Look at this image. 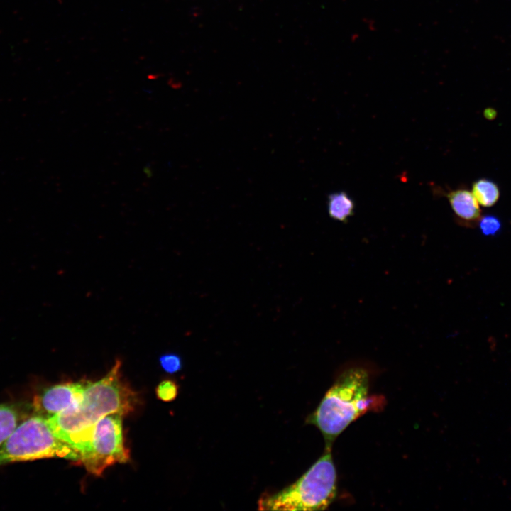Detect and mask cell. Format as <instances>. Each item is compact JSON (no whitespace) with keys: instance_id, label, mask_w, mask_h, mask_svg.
Here are the masks:
<instances>
[{"instance_id":"4","label":"cell","mask_w":511,"mask_h":511,"mask_svg":"<svg viewBox=\"0 0 511 511\" xmlns=\"http://www.w3.org/2000/svg\"><path fill=\"white\" fill-rule=\"evenodd\" d=\"M79 461V454L57 438L48 419L36 414L22 421L0 445V466L47 458Z\"/></svg>"},{"instance_id":"1","label":"cell","mask_w":511,"mask_h":511,"mask_svg":"<svg viewBox=\"0 0 511 511\" xmlns=\"http://www.w3.org/2000/svg\"><path fill=\"white\" fill-rule=\"evenodd\" d=\"M121 361L96 382H87L81 401L48 419L55 436L81 456L88 449L95 424L106 415L131 412L136 403L133 391L122 380ZM80 460V459H79Z\"/></svg>"},{"instance_id":"10","label":"cell","mask_w":511,"mask_h":511,"mask_svg":"<svg viewBox=\"0 0 511 511\" xmlns=\"http://www.w3.org/2000/svg\"><path fill=\"white\" fill-rule=\"evenodd\" d=\"M472 193L479 205L484 207L493 206L500 197L498 185L494 182L485 178L478 180L473 184Z\"/></svg>"},{"instance_id":"11","label":"cell","mask_w":511,"mask_h":511,"mask_svg":"<svg viewBox=\"0 0 511 511\" xmlns=\"http://www.w3.org/2000/svg\"><path fill=\"white\" fill-rule=\"evenodd\" d=\"M158 397L165 402L173 400L177 395V386L172 380H166L159 383L156 388Z\"/></svg>"},{"instance_id":"7","label":"cell","mask_w":511,"mask_h":511,"mask_svg":"<svg viewBox=\"0 0 511 511\" xmlns=\"http://www.w3.org/2000/svg\"><path fill=\"white\" fill-rule=\"evenodd\" d=\"M447 198L455 215L461 221L469 223L480 219L479 204L471 192L464 189H456L449 192Z\"/></svg>"},{"instance_id":"8","label":"cell","mask_w":511,"mask_h":511,"mask_svg":"<svg viewBox=\"0 0 511 511\" xmlns=\"http://www.w3.org/2000/svg\"><path fill=\"white\" fill-rule=\"evenodd\" d=\"M327 207L330 217L344 222L353 215L354 211L353 201L344 192L331 194Z\"/></svg>"},{"instance_id":"13","label":"cell","mask_w":511,"mask_h":511,"mask_svg":"<svg viewBox=\"0 0 511 511\" xmlns=\"http://www.w3.org/2000/svg\"><path fill=\"white\" fill-rule=\"evenodd\" d=\"M159 361L162 368L170 374L179 371L182 368L181 358L174 353H167L161 356Z\"/></svg>"},{"instance_id":"6","label":"cell","mask_w":511,"mask_h":511,"mask_svg":"<svg viewBox=\"0 0 511 511\" xmlns=\"http://www.w3.org/2000/svg\"><path fill=\"white\" fill-rule=\"evenodd\" d=\"M87 382L64 383L45 389L35 399V410L38 414L49 418L77 405L82 398Z\"/></svg>"},{"instance_id":"5","label":"cell","mask_w":511,"mask_h":511,"mask_svg":"<svg viewBox=\"0 0 511 511\" xmlns=\"http://www.w3.org/2000/svg\"><path fill=\"white\" fill-rule=\"evenodd\" d=\"M122 416L110 414L95 424L89 448L79 460L89 473L101 476L109 466L129 460L123 441Z\"/></svg>"},{"instance_id":"9","label":"cell","mask_w":511,"mask_h":511,"mask_svg":"<svg viewBox=\"0 0 511 511\" xmlns=\"http://www.w3.org/2000/svg\"><path fill=\"white\" fill-rule=\"evenodd\" d=\"M21 412L16 405L0 404V445L22 422Z\"/></svg>"},{"instance_id":"3","label":"cell","mask_w":511,"mask_h":511,"mask_svg":"<svg viewBox=\"0 0 511 511\" xmlns=\"http://www.w3.org/2000/svg\"><path fill=\"white\" fill-rule=\"evenodd\" d=\"M331 447L297 481L278 493L265 495L258 501L261 510H322L336 495V471Z\"/></svg>"},{"instance_id":"12","label":"cell","mask_w":511,"mask_h":511,"mask_svg":"<svg viewBox=\"0 0 511 511\" xmlns=\"http://www.w3.org/2000/svg\"><path fill=\"white\" fill-rule=\"evenodd\" d=\"M479 227L485 236H493L501 229L500 219L494 215H485L479 219Z\"/></svg>"},{"instance_id":"2","label":"cell","mask_w":511,"mask_h":511,"mask_svg":"<svg viewBox=\"0 0 511 511\" xmlns=\"http://www.w3.org/2000/svg\"><path fill=\"white\" fill-rule=\"evenodd\" d=\"M370 371L361 364H351L337 377L307 423L323 434L326 446L332 443L353 421L374 404L369 395Z\"/></svg>"}]
</instances>
